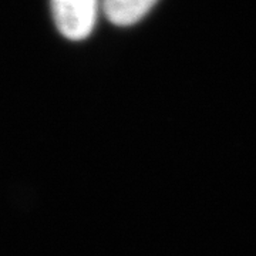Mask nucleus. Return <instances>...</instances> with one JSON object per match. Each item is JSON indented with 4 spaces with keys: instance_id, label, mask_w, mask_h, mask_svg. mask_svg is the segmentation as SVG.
Masks as SVG:
<instances>
[{
    "instance_id": "f257e3e1",
    "label": "nucleus",
    "mask_w": 256,
    "mask_h": 256,
    "mask_svg": "<svg viewBox=\"0 0 256 256\" xmlns=\"http://www.w3.org/2000/svg\"><path fill=\"white\" fill-rule=\"evenodd\" d=\"M56 26L64 37L78 42L94 30L98 0H52Z\"/></svg>"
},
{
    "instance_id": "f03ea898",
    "label": "nucleus",
    "mask_w": 256,
    "mask_h": 256,
    "mask_svg": "<svg viewBox=\"0 0 256 256\" xmlns=\"http://www.w3.org/2000/svg\"><path fill=\"white\" fill-rule=\"evenodd\" d=\"M158 0H102L107 18L116 26H131L140 22Z\"/></svg>"
}]
</instances>
